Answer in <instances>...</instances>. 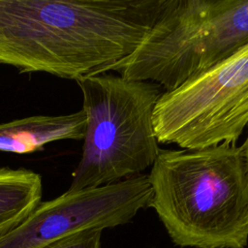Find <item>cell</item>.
Here are the masks:
<instances>
[{
	"label": "cell",
	"instance_id": "2",
	"mask_svg": "<svg viewBox=\"0 0 248 248\" xmlns=\"http://www.w3.org/2000/svg\"><path fill=\"white\" fill-rule=\"evenodd\" d=\"M148 176L150 207L175 245L246 247L248 165L241 145L160 148Z\"/></svg>",
	"mask_w": 248,
	"mask_h": 248
},
{
	"label": "cell",
	"instance_id": "6",
	"mask_svg": "<svg viewBox=\"0 0 248 248\" xmlns=\"http://www.w3.org/2000/svg\"><path fill=\"white\" fill-rule=\"evenodd\" d=\"M148 174L78 191H66L40 204L16 228L0 236V248H43L67 235L104 231L129 223L151 206Z\"/></svg>",
	"mask_w": 248,
	"mask_h": 248
},
{
	"label": "cell",
	"instance_id": "3",
	"mask_svg": "<svg viewBox=\"0 0 248 248\" xmlns=\"http://www.w3.org/2000/svg\"><path fill=\"white\" fill-rule=\"evenodd\" d=\"M77 83L86 127L81 158L67 191L117 182L151 168L160 150L153 112L162 87L110 73L88 76Z\"/></svg>",
	"mask_w": 248,
	"mask_h": 248
},
{
	"label": "cell",
	"instance_id": "4",
	"mask_svg": "<svg viewBox=\"0 0 248 248\" xmlns=\"http://www.w3.org/2000/svg\"><path fill=\"white\" fill-rule=\"evenodd\" d=\"M247 44L248 0H167L140 46L104 73L151 81L169 92Z\"/></svg>",
	"mask_w": 248,
	"mask_h": 248
},
{
	"label": "cell",
	"instance_id": "8",
	"mask_svg": "<svg viewBox=\"0 0 248 248\" xmlns=\"http://www.w3.org/2000/svg\"><path fill=\"white\" fill-rule=\"evenodd\" d=\"M42 177L32 170L0 168V236L20 224L42 202Z\"/></svg>",
	"mask_w": 248,
	"mask_h": 248
},
{
	"label": "cell",
	"instance_id": "7",
	"mask_svg": "<svg viewBox=\"0 0 248 248\" xmlns=\"http://www.w3.org/2000/svg\"><path fill=\"white\" fill-rule=\"evenodd\" d=\"M86 116L82 109L61 115H34L0 124V151L16 154L43 149L52 141L81 140Z\"/></svg>",
	"mask_w": 248,
	"mask_h": 248
},
{
	"label": "cell",
	"instance_id": "10",
	"mask_svg": "<svg viewBox=\"0 0 248 248\" xmlns=\"http://www.w3.org/2000/svg\"><path fill=\"white\" fill-rule=\"evenodd\" d=\"M246 127H247V137H246L245 141L241 144V146L243 148L244 156H245V159H246V162H247V165H248V124H247Z\"/></svg>",
	"mask_w": 248,
	"mask_h": 248
},
{
	"label": "cell",
	"instance_id": "5",
	"mask_svg": "<svg viewBox=\"0 0 248 248\" xmlns=\"http://www.w3.org/2000/svg\"><path fill=\"white\" fill-rule=\"evenodd\" d=\"M248 124V44L207 71L164 92L153 112L159 143L196 150L236 144Z\"/></svg>",
	"mask_w": 248,
	"mask_h": 248
},
{
	"label": "cell",
	"instance_id": "1",
	"mask_svg": "<svg viewBox=\"0 0 248 248\" xmlns=\"http://www.w3.org/2000/svg\"><path fill=\"white\" fill-rule=\"evenodd\" d=\"M167 0H0V65L78 80L130 56Z\"/></svg>",
	"mask_w": 248,
	"mask_h": 248
},
{
	"label": "cell",
	"instance_id": "9",
	"mask_svg": "<svg viewBox=\"0 0 248 248\" xmlns=\"http://www.w3.org/2000/svg\"><path fill=\"white\" fill-rule=\"evenodd\" d=\"M101 236L102 231H82L60 238L43 248H101Z\"/></svg>",
	"mask_w": 248,
	"mask_h": 248
}]
</instances>
